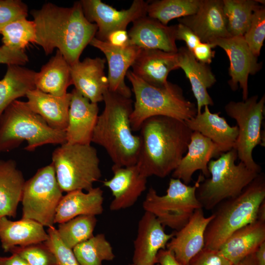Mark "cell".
Wrapping results in <instances>:
<instances>
[{
  "label": "cell",
  "instance_id": "cell-1",
  "mask_svg": "<svg viewBox=\"0 0 265 265\" xmlns=\"http://www.w3.org/2000/svg\"><path fill=\"white\" fill-rule=\"evenodd\" d=\"M30 14L35 24V43L46 55L56 48L70 66L80 61L98 29L85 18L80 1L69 7L48 2Z\"/></svg>",
  "mask_w": 265,
  "mask_h": 265
},
{
  "label": "cell",
  "instance_id": "cell-2",
  "mask_svg": "<svg viewBox=\"0 0 265 265\" xmlns=\"http://www.w3.org/2000/svg\"><path fill=\"white\" fill-rule=\"evenodd\" d=\"M139 131L140 148L136 164L147 178H161L177 168L193 132L185 121L165 116L148 118Z\"/></svg>",
  "mask_w": 265,
  "mask_h": 265
},
{
  "label": "cell",
  "instance_id": "cell-3",
  "mask_svg": "<svg viewBox=\"0 0 265 265\" xmlns=\"http://www.w3.org/2000/svg\"><path fill=\"white\" fill-rule=\"evenodd\" d=\"M104 109L99 115L92 142L103 147L114 166L135 165L140 148L139 135L133 134L130 122L131 98L107 90L104 95Z\"/></svg>",
  "mask_w": 265,
  "mask_h": 265
},
{
  "label": "cell",
  "instance_id": "cell-4",
  "mask_svg": "<svg viewBox=\"0 0 265 265\" xmlns=\"http://www.w3.org/2000/svg\"><path fill=\"white\" fill-rule=\"evenodd\" d=\"M126 77L132 85L135 101L130 115L132 129L139 131L148 118L165 116L186 121L197 113L196 105L186 98L182 89L168 82L164 86L151 85L129 70Z\"/></svg>",
  "mask_w": 265,
  "mask_h": 265
},
{
  "label": "cell",
  "instance_id": "cell-5",
  "mask_svg": "<svg viewBox=\"0 0 265 265\" xmlns=\"http://www.w3.org/2000/svg\"><path fill=\"white\" fill-rule=\"evenodd\" d=\"M265 201V176L260 173L238 196L220 203L204 235V247L218 250L234 232L257 219Z\"/></svg>",
  "mask_w": 265,
  "mask_h": 265
},
{
  "label": "cell",
  "instance_id": "cell-6",
  "mask_svg": "<svg viewBox=\"0 0 265 265\" xmlns=\"http://www.w3.org/2000/svg\"><path fill=\"white\" fill-rule=\"evenodd\" d=\"M26 141V151L46 144L66 142V132L50 127L26 102L15 100L0 117V153L9 152Z\"/></svg>",
  "mask_w": 265,
  "mask_h": 265
},
{
  "label": "cell",
  "instance_id": "cell-7",
  "mask_svg": "<svg viewBox=\"0 0 265 265\" xmlns=\"http://www.w3.org/2000/svg\"><path fill=\"white\" fill-rule=\"evenodd\" d=\"M237 158V151L233 148L209 161L210 176L201 182L196 190L203 209L212 210L223 201L238 196L259 174L242 162L236 164Z\"/></svg>",
  "mask_w": 265,
  "mask_h": 265
},
{
  "label": "cell",
  "instance_id": "cell-8",
  "mask_svg": "<svg viewBox=\"0 0 265 265\" xmlns=\"http://www.w3.org/2000/svg\"><path fill=\"white\" fill-rule=\"evenodd\" d=\"M52 163L63 192L87 191L102 177L97 151L91 144H62L53 151Z\"/></svg>",
  "mask_w": 265,
  "mask_h": 265
},
{
  "label": "cell",
  "instance_id": "cell-9",
  "mask_svg": "<svg viewBox=\"0 0 265 265\" xmlns=\"http://www.w3.org/2000/svg\"><path fill=\"white\" fill-rule=\"evenodd\" d=\"M204 179L200 174L194 185L190 186L172 178L166 194L161 196L150 187L143 202V208L154 215L163 227L178 231L186 224L195 210L202 208L196 190Z\"/></svg>",
  "mask_w": 265,
  "mask_h": 265
},
{
  "label": "cell",
  "instance_id": "cell-10",
  "mask_svg": "<svg viewBox=\"0 0 265 265\" xmlns=\"http://www.w3.org/2000/svg\"><path fill=\"white\" fill-rule=\"evenodd\" d=\"M258 99V95H254L241 102L231 101L224 109L227 115L237 124L238 135L234 148L238 158L248 168L260 173L262 168L254 161L252 153L257 145L263 143L261 127L264 117L265 95Z\"/></svg>",
  "mask_w": 265,
  "mask_h": 265
},
{
  "label": "cell",
  "instance_id": "cell-11",
  "mask_svg": "<svg viewBox=\"0 0 265 265\" xmlns=\"http://www.w3.org/2000/svg\"><path fill=\"white\" fill-rule=\"evenodd\" d=\"M62 192L53 164L40 168L25 182L22 218L35 220L48 228L53 226Z\"/></svg>",
  "mask_w": 265,
  "mask_h": 265
},
{
  "label": "cell",
  "instance_id": "cell-12",
  "mask_svg": "<svg viewBox=\"0 0 265 265\" xmlns=\"http://www.w3.org/2000/svg\"><path fill=\"white\" fill-rule=\"evenodd\" d=\"M84 15L98 27L95 38L106 41L109 35L117 30H126L128 25L147 15V2L134 0L127 9L118 10L100 0H82Z\"/></svg>",
  "mask_w": 265,
  "mask_h": 265
},
{
  "label": "cell",
  "instance_id": "cell-13",
  "mask_svg": "<svg viewBox=\"0 0 265 265\" xmlns=\"http://www.w3.org/2000/svg\"><path fill=\"white\" fill-rule=\"evenodd\" d=\"M209 44L213 48L218 46L226 52L230 61L231 79L228 83L233 91L237 90L239 84L242 101L246 100L248 98V76L255 74L262 68L258 57L252 53L243 36L216 38Z\"/></svg>",
  "mask_w": 265,
  "mask_h": 265
},
{
  "label": "cell",
  "instance_id": "cell-14",
  "mask_svg": "<svg viewBox=\"0 0 265 265\" xmlns=\"http://www.w3.org/2000/svg\"><path fill=\"white\" fill-rule=\"evenodd\" d=\"M89 44L100 50L106 56L108 67V90L131 98L132 91L125 82V77L141 49L130 43L124 46H115L95 37Z\"/></svg>",
  "mask_w": 265,
  "mask_h": 265
},
{
  "label": "cell",
  "instance_id": "cell-15",
  "mask_svg": "<svg viewBox=\"0 0 265 265\" xmlns=\"http://www.w3.org/2000/svg\"><path fill=\"white\" fill-rule=\"evenodd\" d=\"M174 233L167 234L156 217L145 212L140 219L134 241L132 257L134 265H155L159 251L165 249Z\"/></svg>",
  "mask_w": 265,
  "mask_h": 265
},
{
  "label": "cell",
  "instance_id": "cell-16",
  "mask_svg": "<svg viewBox=\"0 0 265 265\" xmlns=\"http://www.w3.org/2000/svg\"><path fill=\"white\" fill-rule=\"evenodd\" d=\"M178 20L179 23L189 27L203 43H210L216 38L231 37L227 30L222 0H201L194 14Z\"/></svg>",
  "mask_w": 265,
  "mask_h": 265
},
{
  "label": "cell",
  "instance_id": "cell-17",
  "mask_svg": "<svg viewBox=\"0 0 265 265\" xmlns=\"http://www.w3.org/2000/svg\"><path fill=\"white\" fill-rule=\"evenodd\" d=\"M71 93L66 142L89 145L99 116L98 104L91 102L75 88Z\"/></svg>",
  "mask_w": 265,
  "mask_h": 265
},
{
  "label": "cell",
  "instance_id": "cell-18",
  "mask_svg": "<svg viewBox=\"0 0 265 265\" xmlns=\"http://www.w3.org/2000/svg\"><path fill=\"white\" fill-rule=\"evenodd\" d=\"M113 177L103 182L114 197L109 209L115 211L133 206L146 189L147 178L140 172L136 164L118 167L113 165Z\"/></svg>",
  "mask_w": 265,
  "mask_h": 265
},
{
  "label": "cell",
  "instance_id": "cell-19",
  "mask_svg": "<svg viewBox=\"0 0 265 265\" xmlns=\"http://www.w3.org/2000/svg\"><path fill=\"white\" fill-rule=\"evenodd\" d=\"M213 217L212 214L206 217L202 208L197 209L186 224L174 233L166 247L182 265H187L204 247L205 232Z\"/></svg>",
  "mask_w": 265,
  "mask_h": 265
},
{
  "label": "cell",
  "instance_id": "cell-20",
  "mask_svg": "<svg viewBox=\"0 0 265 265\" xmlns=\"http://www.w3.org/2000/svg\"><path fill=\"white\" fill-rule=\"evenodd\" d=\"M176 26V25H164L146 15L132 22L128 32L129 43L140 49L177 53Z\"/></svg>",
  "mask_w": 265,
  "mask_h": 265
},
{
  "label": "cell",
  "instance_id": "cell-21",
  "mask_svg": "<svg viewBox=\"0 0 265 265\" xmlns=\"http://www.w3.org/2000/svg\"><path fill=\"white\" fill-rule=\"evenodd\" d=\"M223 153L219 147L209 138L197 132H193L187 150L177 168L173 171L172 178L181 180L188 185L192 176L201 170L207 178L210 177L208 165L213 158Z\"/></svg>",
  "mask_w": 265,
  "mask_h": 265
},
{
  "label": "cell",
  "instance_id": "cell-22",
  "mask_svg": "<svg viewBox=\"0 0 265 265\" xmlns=\"http://www.w3.org/2000/svg\"><path fill=\"white\" fill-rule=\"evenodd\" d=\"M106 61L98 57H86L71 66L72 84L92 103L103 101L104 95L108 90V79L104 72Z\"/></svg>",
  "mask_w": 265,
  "mask_h": 265
},
{
  "label": "cell",
  "instance_id": "cell-23",
  "mask_svg": "<svg viewBox=\"0 0 265 265\" xmlns=\"http://www.w3.org/2000/svg\"><path fill=\"white\" fill-rule=\"evenodd\" d=\"M132 67V73L146 82L163 86L168 82L169 73L179 69L177 53L141 49Z\"/></svg>",
  "mask_w": 265,
  "mask_h": 265
},
{
  "label": "cell",
  "instance_id": "cell-24",
  "mask_svg": "<svg viewBox=\"0 0 265 265\" xmlns=\"http://www.w3.org/2000/svg\"><path fill=\"white\" fill-rule=\"evenodd\" d=\"M177 56L178 68L184 71L190 83L196 100L197 114L200 113L203 107L214 104L208 89L216 82L215 77L209 66L198 61L186 47L178 49Z\"/></svg>",
  "mask_w": 265,
  "mask_h": 265
},
{
  "label": "cell",
  "instance_id": "cell-25",
  "mask_svg": "<svg viewBox=\"0 0 265 265\" xmlns=\"http://www.w3.org/2000/svg\"><path fill=\"white\" fill-rule=\"evenodd\" d=\"M220 112L212 113L208 106L203 112L185 121L192 132H197L217 145L223 153L234 148L238 135V126H231Z\"/></svg>",
  "mask_w": 265,
  "mask_h": 265
},
{
  "label": "cell",
  "instance_id": "cell-26",
  "mask_svg": "<svg viewBox=\"0 0 265 265\" xmlns=\"http://www.w3.org/2000/svg\"><path fill=\"white\" fill-rule=\"evenodd\" d=\"M103 191L93 187L87 192L75 190L63 196L57 206L54 223L65 222L82 215H97L103 212Z\"/></svg>",
  "mask_w": 265,
  "mask_h": 265
},
{
  "label": "cell",
  "instance_id": "cell-27",
  "mask_svg": "<svg viewBox=\"0 0 265 265\" xmlns=\"http://www.w3.org/2000/svg\"><path fill=\"white\" fill-rule=\"evenodd\" d=\"M264 242L265 221L256 220L234 232L218 250L232 265H236Z\"/></svg>",
  "mask_w": 265,
  "mask_h": 265
},
{
  "label": "cell",
  "instance_id": "cell-28",
  "mask_svg": "<svg viewBox=\"0 0 265 265\" xmlns=\"http://www.w3.org/2000/svg\"><path fill=\"white\" fill-rule=\"evenodd\" d=\"M29 107L52 128L65 131L68 125L71 93L54 96L36 88L26 95Z\"/></svg>",
  "mask_w": 265,
  "mask_h": 265
},
{
  "label": "cell",
  "instance_id": "cell-29",
  "mask_svg": "<svg viewBox=\"0 0 265 265\" xmlns=\"http://www.w3.org/2000/svg\"><path fill=\"white\" fill-rule=\"evenodd\" d=\"M44 226L33 220L21 218L12 221L0 218V241L7 252L15 246H25L46 241L48 235Z\"/></svg>",
  "mask_w": 265,
  "mask_h": 265
},
{
  "label": "cell",
  "instance_id": "cell-30",
  "mask_svg": "<svg viewBox=\"0 0 265 265\" xmlns=\"http://www.w3.org/2000/svg\"><path fill=\"white\" fill-rule=\"evenodd\" d=\"M25 182L14 160L0 159V218L16 216Z\"/></svg>",
  "mask_w": 265,
  "mask_h": 265
},
{
  "label": "cell",
  "instance_id": "cell-31",
  "mask_svg": "<svg viewBox=\"0 0 265 265\" xmlns=\"http://www.w3.org/2000/svg\"><path fill=\"white\" fill-rule=\"evenodd\" d=\"M35 83L36 88L54 96L67 93L68 87L72 84L71 66L58 50L36 72Z\"/></svg>",
  "mask_w": 265,
  "mask_h": 265
},
{
  "label": "cell",
  "instance_id": "cell-32",
  "mask_svg": "<svg viewBox=\"0 0 265 265\" xmlns=\"http://www.w3.org/2000/svg\"><path fill=\"white\" fill-rule=\"evenodd\" d=\"M7 66L6 73L0 80V117L12 102L36 89V72L20 65Z\"/></svg>",
  "mask_w": 265,
  "mask_h": 265
},
{
  "label": "cell",
  "instance_id": "cell-33",
  "mask_svg": "<svg viewBox=\"0 0 265 265\" xmlns=\"http://www.w3.org/2000/svg\"><path fill=\"white\" fill-rule=\"evenodd\" d=\"M227 30L231 36H243L255 10L260 5L256 0H222Z\"/></svg>",
  "mask_w": 265,
  "mask_h": 265
},
{
  "label": "cell",
  "instance_id": "cell-34",
  "mask_svg": "<svg viewBox=\"0 0 265 265\" xmlns=\"http://www.w3.org/2000/svg\"><path fill=\"white\" fill-rule=\"evenodd\" d=\"M147 15L164 25L174 19L194 14L201 0H157L147 1Z\"/></svg>",
  "mask_w": 265,
  "mask_h": 265
},
{
  "label": "cell",
  "instance_id": "cell-35",
  "mask_svg": "<svg viewBox=\"0 0 265 265\" xmlns=\"http://www.w3.org/2000/svg\"><path fill=\"white\" fill-rule=\"evenodd\" d=\"M73 251L80 265H102L104 261L115 258L112 247L103 234L79 243Z\"/></svg>",
  "mask_w": 265,
  "mask_h": 265
},
{
  "label": "cell",
  "instance_id": "cell-36",
  "mask_svg": "<svg viewBox=\"0 0 265 265\" xmlns=\"http://www.w3.org/2000/svg\"><path fill=\"white\" fill-rule=\"evenodd\" d=\"M97 221L96 216L80 215L59 224L57 231L64 243L73 249L94 236Z\"/></svg>",
  "mask_w": 265,
  "mask_h": 265
},
{
  "label": "cell",
  "instance_id": "cell-37",
  "mask_svg": "<svg viewBox=\"0 0 265 265\" xmlns=\"http://www.w3.org/2000/svg\"><path fill=\"white\" fill-rule=\"evenodd\" d=\"M3 46L16 51H24L30 43H35L34 22L26 18L16 20L6 26L1 31Z\"/></svg>",
  "mask_w": 265,
  "mask_h": 265
},
{
  "label": "cell",
  "instance_id": "cell-38",
  "mask_svg": "<svg viewBox=\"0 0 265 265\" xmlns=\"http://www.w3.org/2000/svg\"><path fill=\"white\" fill-rule=\"evenodd\" d=\"M243 37L252 53L258 57L265 39L264 6L260 5L254 12L250 24Z\"/></svg>",
  "mask_w": 265,
  "mask_h": 265
},
{
  "label": "cell",
  "instance_id": "cell-39",
  "mask_svg": "<svg viewBox=\"0 0 265 265\" xmlns=\"http://www.w3.org/2000/svg\"><path fill=\"white\" fill-rule=\"evenodd\" d=\"M9 252L19 255L30 265H58L54 255L44 242L15 246Z\"/></svg>",
  "mask_w": 265,
  "mask_h": 265
},
{
  "label": "cell",
  "instance_id": "cell-40",
  "mask_svg": "<svg viewBox=\"0 0 265 265\" xmlns=\"http://www.w3.org/2000/svg\"><path fill=\"white\" fill-rule=\"evenodd\" d=\"M47 232L48 238L44 243L54 255L58 265H80L73 249L64 243L57 229L54 226L50 227Z\"/></svg>",
  "mask_w": 265,
  "mask_h": 265
},
{
  "label": "cell",
  "instance_id": "cell-41",
  "mask_svg": "<svg viewBox=\"0 0 265 265\" xmlns=\"http://www.w3.org/2000/svg\"><path fill=\"white\" fill-rule=\"evenodd\" d=\"M28 8L20 0H0V34L9 23L19 19L26 18Z\"/></svg>",
  "mask_w": 265,
  "mask_h": 265
},
{
  "label": "cell",
  "instance_id": "cell-42",
  "mask_svg": "<svg viewBox=\"0 0 265 265\" xmlns=\"http://www.w3.org/2000/svg\"><path fill=\"white\" fill-rule=\"evenodd\" d=\"M187 265H232L218 250L204 247Z\"/></svg>",
  "mask_w": 265,
  "mask_h": 265
},
{
  "label": "cell",
  "instance_id": "cell-43",
  "mask_svg": "<svg viewBox=\"0 0 265 265\" xmlns=\"http://www.w3.org/2000/svg\"><path fill=\"white\" fill-rule=\"evenodd\" d=\"M29 61L24 51H16L2 45L0 47V64L24 65Z\"/></svg>",
  "mask_w": 265,
  "mask_h": 265
},
{
  "label": "cell",
  "instance_id": "cell-44",
  "mask_svg": "<svg viewBox=\"0 0 265 265\" xmlns=\"http://www.w3.org/2000/svg\"><path fill=\"white\" fill-rule=\"evenodd\" d=\"M175 38L176 40L185 41L186 47L191 52L201 42L198 37L189 27L181 23L176 25Z\"/></svg>",
  "mask_w": 265,
  "mask_h": 265
},
{
  "label": "cell",
  "instance_id": "cell-45",
  "mask_svg": "<svg viewBox=\"0 0 265 265\" xmlns=\"http://www.w3.org/2000/svg\"><path fill=\"white\" fill-rule=\"evenodd\" d=\"M212 48L209 43L200 42L191 53L198 61L208 65L212 63L214 57L215 52Z\"/></svg>",
  "mask_w": 265,
  "mask_h": 265
},
{
  "label": "cell",
  "instance_id": "cell-46",
  "mask_svg": "<svg viewBox=\"0 0 265 265\" xmlns=\"http://www.w3.org/2000/svg\"><path fill=\"white\" fill-rule=\"evenodd\" d=\"M159 265H182L176 259L173 252L169 249L160 250L156 257Z\"/></svg>",
  "mask_w": 265,
  "mask_h": 265
},
{
  "label": "cell",
  "instance_id": "cell-47",
  "mask_svg": "<svg viewBox=\"0 0 265 265\" xmlns=\"http://www.w3.org/2000/svg\"><path fill=\"white\" fill-rule=\"evenodd\" d=\"M106 41L113 46H124L129 43L128 32L126 30L114 31L109 35Z\"/></svg>",
  "mask_w": 265,
  "mask_h": 265
},
{
  "label": "cell",
  "instance_id": "cell-48",
  "mask_svg": "<svg viewBox=\"0 0 265 265\" xmlns=\"http://www.w3.org/2000/svg\"><path fill=\"white\" fill-rule=\"evenodd\" d=\"M0 265H30L25 259L15 253L9 257H0Z\"/></svg>",
  "mask_w": 265,
  "mask_h": 265
},
{
  "label": "cell",
  "instance_id": "cell-49",
  "mask_svg": "<svg viewBox=\"0 0 265 265\" xmlns=\"http://www.w3.org/2000/svg\"><path fill=\"white\" fill-rule=\"evenodd\" d=\"M257 265H265V242L262 243L254 252Z\"/></svg>",
  "mask_w": 265,
  "mask_h": 265
},
{
  "label": "cell",
  "instance_id": "cell-50",
  "mask_svg": "<svg viewBox=\"0 0 265 265\" xmlns=\"http://www.w3.org/2000/svg\"><path fill=\"white\" fill-rule=\"evenodd\" d=\"M254 252L246 257L236 265H257Z\"/></svg>",
  "mask_w": 265,
  "mask_h": 265
},
{
  "label": "cell",
  "instance_id": "cell-51",
  "mask_svg": "<svg viewBox=\"0 0 265 265\" xmlns=\"http://www.w3.org/2000/svg\"><path fill=\"white\" fill-rule=\"evenodd\" d=\"M257 220L265 221V201L259 207Z\"/></svg>",
  "mask_w": 265,
  "mask_h": 265
},
{
  "label": "cell",
  "instance_id": "cell-52",
  "mask_svg": "<svg viewBox=\"0 0 265 265\" xmlns=\"http://www.w3.org/2000/svg\"><path fill=\"white\" fill-rule=\"evenodd\" d=\"M130 265H134L132 264ZM155 265H159L158 264H157V265L156 264Z\"/></svg>",
  "mask_w": 265,
  "mask_h": 265
}]
</instances>
